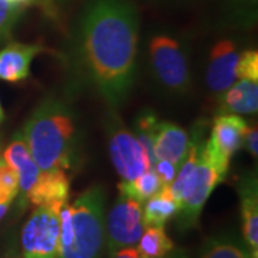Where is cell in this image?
I'll list each match as a JSON object with an SVG mask.
<instances>
[{"label": "cell", "mask_w": 258, "mask_h": 258, "mask_svg": "<svg viewBox=\"0 0 258 258\" xmlns=\"http://www.w3.org/2000/svg\"><path fill=\"white\" fill-rule=\"evenodd\" d=\"M237 191L242 217V237L252 258H258V179L255 171L240 176Z\"/></svg>", "instance_id": "8fae6325"}, {"label": "cell", "mask_w": 258, "mask_h": 258, "mask_svg": "<svg viewBox=\"0 0 258 258\" xmlns=\"http://www.w3.org/2000/svg\"><path fill=\"white\" fill-rule=\"evenodd\" d=\"M218 112L255 115L258 112V81L238 79L218 99Z\"/></svg>", "instance_id": "2e32d148"}, {"label": "cell", "mask_w": 258, "mask_h": 258, "mask_svg": "<svg viewBox=\"0 0 258 258\" xmlns=\"http://www.w3.org/2000/svg\"><path fill=\"white\" fill-rule=\"evenodd\" d=\"M242 147L247 149L251 157L257 158L258 155V129L257 122L254 123H247V131L244 135V142Z\"/></svg>", "instance_id": "4316f807"}, {"label": "cell", "mask_w": 258, "mask_h": 258, "mask_svg": "<svg viewBox=\"0 0 258 258\" xmlns=\"http://www.w3.org/2000/svg\"><path fill=\"white\" fill-rule=\"evenodd\" d=\"M105 247V191L92 186L60 210L57 258H102Z\"/></svg>", "instance_id": "277c9868"}, {"label": "cell", "mask_w": 258, "mask_h": 258, "mask_svg": "<svg viewBox=\"0 0 258 258\" xmlns=\"http://www.w3.org/2000/svg\"><path fill=\"white\" fill-rule=\"evenodd\" d=\"M5 120V112H3V108H2V103H0V125L2 122Z\"/></svg>", "instance_id": "d6a6232c"}, {"label": "cell", "mask_w": 258, "mask_h": 258, "mask_svg": "<svg viewBox=\"0 0 258 258\" xmlns=\"http://www.w3.org/2000/svg\"><path fill=\"white\" fill-rule=\"evenodd\" d=\"M198 258H252L244 241L230 232L217 234L204 241Z\"/></svg>", "instance_id": "ac0fdd59"}, {"label": "cell", "mask_w": 258, "mask_h": 258, "mask_svg": "<svg viewBox=\"0 0 258 258\" xmlns=\"http://www.w3.org/2000/svg\"><path fill=\"white\" fill-rule=\"evenodd\" d=\"M18 195V174L3 159V162H0V204H12Z\"/></svg>", "instance_id": "603a6c76"}, {"label": "cell", "mask_w": 258, "mask_h": 258, "mask_svg": "<svg viewBox=\"0 0 258 258\" xmlns=\"http://www.w3.org/2000/svg\"><path fill=\"white\" fill-rule=\"evenodd\" d=\"M5 258H22V255H19L16 249H12V251H9V252H8V255H6Z\"/></svg>", "instance_id": "4dcf8cb0"}, {"label": "cell", "mask_w": 258, "mask_h": 258, "mask_svg": "<svg viewBox=\"0 0 258 258\" xmlns=\"http://www.w3.org/2000/svg\"><path fill=\"white\" fill-rule=\"evenodd\" d=\"M247 122L235 113H220L212 123L210 137L205 141V151L221 172L227 175L231 158L242 147Z\"/></svg>", "instance_id": "9c48e42d"}, {"label": "cell", "mask_w": 258, "mask_h": 258, "mask_svg": "<svg viewBox=\"0 0 258 258\" xmlns=\"http://www.w3.org/2000/svg\"><path fill=\"white\" fill-rule=\"evenodd\" d=\"M0 162H3V155H2V138H0Z\"/></svg>", "instance_id": "836d02e7"}, {"label": "cell", "mask_w": 258, "mask_h": 258, "mask_svg": "<svg viewBox=\"0 0 258 258\" xmlns=\"http://www.w3.org/2000/svg\"><path fill=\"white\" fill-rule=\"evenodd\" d=\"M3 159L18 174L19 194H20L22 205H23L29 192L40 181V178L43 175V171L37 166L35 159L30 155L22 131H19L18 134L13 137V139L10 141V144L3 152Z\"/></svg>", "instance_id": "7c38bea8"}, {"label": "cell", "mask_w": 258, "mask_h": 258, "mask_svg": "<svg viewBox=\"0 0 258 258\" xmlns=\"http://www.w3.org/2000/svg\"><path fill=\"white\" fill-rule=\"evenodd\" d=\"M154 171L157 172V175L161 178L164 186H169L172 184V181L175 179L176 172H178V168L174 164L168 162L165 159H158L155 162V165L152 166Z\"/></svg>", "instance_id": "484cf974"}, {"label": "cell", "mask_w": 258, "mask_h": 258, "mask_svg": "<svg viewBox=\"0 0 258 258\" xmlns=\"http://www.w3.org/2000/svg\"><path fill=\"white\" fill-rule=\"evenodd\" d=\"M118 186H119V194L131 197L135 201L144 204L151 197L159 192L164 188V184L161 178L157 175V172L154 171V168H149L142 175H139L132 181H126V182L120 181Z\"/></svg>", "instance_id": "44dd1931"}, {"label": "cell", "mask_w": 258, "mask_h": 258, "mask_svg": "<svg viewBox=\"0 0 258 258\" xmlns=\"http://www.w3.org/2000/svg\"><path fill=\"white\" fill-rule=\"evenodd\" d=\"M137 245L142 258H166L175 248L165 227H145Z\"/></svg>", "instance_id": "ffe728a7"}, {"label": "cell", "mask_w": 258, "mask_h": 258, "mask_svg": "<svg viewBox=\"0 0 258 258\" xmlns=\"http://www.w3.org/2000/svg\"><path fill=\"white\" fill-rule=\"evenodd\" d=\"M23 8L25 6L13 3L10 0H0V39L9 33Z\"/></svg>", "instance_id": "d4e9b609"}, {"label": "cell", "mask_w": 258, "mask_h": 258, "mask_svg": "<svg viewBox=\"0 0 258 258\" xmlns=\"http://www.w3.org/2000/svg\"><path fill=\"white\" fill-rule=\"evenodd\" d=\"M71 192V181L64 171H43L37 185L29 192L25 204L33 207H59L68 204Z\"/></svg>", "instance_id": "5bb4252c"}, {"label": "cell", "mask_w": 258, "mask_h": 258, "mask_svg": "<svg viewBox=\"0 0 258 258\" xmlns=\"http://www.w3.org/2000/svg\"><path fill=\"white\" fill-rule=\"evenodd\" d=\"M189 145L188 132L176 123L159 120L155 131L154 154L158 159H165L179 168L184 162Z\"/></svg>", "instance_id": "4fadbf2b"}, {"label": "cell", "mask_w": 258, "mask_h": 258, "mask_svg": "<svg viewBox=\"0 0 258 258\" xmlns=\"http://www.w3.org/2000/svg\"><path fill=\"white\" fill-rule=\"evenodd\" d=\"M29 152L42 171L69 172L79 162L81 129L69 103L47 96L22 129Z\"/></svg>", "instance_id": "7a4b0ae2"}, {"label": "cell", "mask_w": 258, "mask_h": 258, "mask_svg": "<svg viewBox=\"0 0 258 258\" xmlns=\"http://www.w3.org/2000/svg\"><path fill=\"white\" fill-rule=\"evenodd\" d=\"M220 12L235 28H252L257 23L258 0H215Z\"/></svg>", "instance_id": "d6986e66"}, {"label": "cell", "mask_w": 258, "mask_h": 258, "mask_svg": "<svg viewBox=\"0 0 258 258\" xmlns=\"http://www.w3.org/2000/svg\"><path fill=\"white\" fill-rule=\"evenodd\" d=\"M10 204H0V220L6 215V212L9 210Z\"/></svg>", "instance_id": "f546056e"}, {"label": "cell", "mask_w": 258, "mask_h": 258, "mask_svg": "<svg viewBox=\"0 0 258 258\" xmlns=\"http://www.w3.org/2000/svg\"><path fill=\"white\" fill-rule=\"evenodd\" d=\"M144 230L142 204L119 194L105 220V248L108 255L118 249L135 247Z\"/></svg>", "instance_id": "ba28073f"}, {"label": "cell", "mask_w": 258, "mask_h": 258, "mask_svg": "<svg viewBox=\"0 0 258 258\" xmlns=\"http://www.w3.org/2000/svg\"><path fill=\"white\" fill-rule=\"evenodd\" d=\"M10 2H13V3H18V5H22V6H28L30 2H33V0H10Z\"/></svg>", "instance_id": "1f68e13d"}, {"label": "cell", "mask_w": 258, "mask_h": 258, "mask_svg": "<svg viewBox=\"0 0 258 258\" xmlns=\"http://www.w3.org/2000/svg\"><path fill=\"white\" fill-rule=\"evenodd\" d=\"M144 204H145L142 207L144 227H165L166 222L172 217H175L178 211V204L169 186H164L159 192L151 197Z\"/></svg>", "instance_id": "e0dca14e"}, {"label": "cell", "mask_w": 258, "mask_h": 258, "mask_svg": "<svg viewBox=\"0 0 258 258\" xmlns=\"http://www.w3.org/2000/svg\"><path fill=\"white\" fill-rule=\"evenodd\" d=\"M241 50L235 42L224 39L217 42L211 49L208 66L205 72V83L208 91L218 101L227 89L237 82L235 68Z\"/></svg>", "instance_id": "30bf717a"}, {"label": "cell", "mask_w": 258, "mask_h": 258, "mask_svg": "<svg viewBox=\"0 0 258 258\" xmlns=\"http://www.w3.org/2000/svg\"><path fill=\"white\" fill-rule=\"evenodd\" d=\"M138 42L139 13L132 0H88L68 52L74 81L112 109L119 108L135 83Z\"/></svg>", "instance_id": "6da1fadb"}, {"label": "cell", "mask_w": 258, "mask_h": 258, "mask_svg": "<svg viewBox=\"0 0 258 258\" xmlns=\"http://www.w3.org/2000/svg\"><path fill=\"white\" fill-rule=\"evenodd\" d=\"M237 81L252 79L258 81V53L257 50H242L235 68Z\"/></svg>", "instance_id": "cb8c5ba5"}, {"label": "cell", "mask_w": 258, "mask_h": 258, "mask_svg": "<svg viewBox=\"0 0 258 258\" xmlns=\"http://www.w3.org/2000/svg\"><path fill=\"white\" fill-rule=\"evenodd\" d=\"M108 148L120 181H132L152 168L144 147L134 132L123 126L116 113L108 120Z\"/></svg>", "instance_id": "52a82bcc"}, {"label": "cell", "mask_w": 258, "mask_h": 258, "mask_svg": "<svg viewBox=\"0 0 258 258\" xmlns=\"http://www.w3.org/2000/svg\"><path fill=\"white\" fill-rule=\"evenodd\" d=\"M166 258H188V255H186V252H185L184 249L174 248V251H172Z\"/></svg>", "instance_id": "f1b7e54d"}, {"label": "cell", "mask_w": 258, "mask_h": 258, "mask_svg": "<svg viewBox=\"0 0 258 258\" xmlns=\"http://www.w3.org/2000/svg\"><path fill=\"white\" fill-rule=\"evenodd\" d=\"M152 2H175V0H152Z\"/></svg>", "instance_id": "e575fe53"}, {"label": "cell", "mask_w": 258, "mask_h": 258, "mask_svg": "<svg viewBox=\"0 0 258 258\" xmlns=\"http://www.w3.org/2000/svg\"><path fill=\"white\" fill-rule=\"evenodd\" d=\"M109 258H142L139 255L138 249L135 247H128V248H122L115 251L113 254L109 255Z\"/></svg>", "instance_id": "83f0119b"}, {"label": "cell", "mask_w": 258, "mask_h": 258, "mask_svg": "<svg viewBox=\"0 0 258 258\" xmlns=\"http://www.w3.org/2000/svg\"><path fill=\"white\" fill-rule=\"evenodd\" d=\"M60 210L49 205L35 207L22 230V258H57Z\"/></svg>", "instance_id": "8992f818"}, {"label": "cell", "mask_w": 258, "mask_h": 258, "mask_svg": "<svg viewBox=\"0 0 258 258\" xmlns=\"http://www.w3.org/2000/svg\"><path fill=\"white\" fill-rule=\"evenodd\" d=\"M45 49L37 45L9 43L0 50V79L8 82H20L28 79L33 59Z\"/></svg>", "instance_id": "9a60e30c"}, {"label": "cell", "mask_w": 258, "mask_h": 258, "mask_svg": "<svg viewBox=\"0 0 258 258\" xmlns=\"http://www.w3.org/2000/svg\"><path fill=\"white\" fill-rule=\"evenodd\" d=\"M205 126L197 125L189 137L186 157L169 185L178 204L176 218L181 231L192 230L198 225L204 205L227 176L212 164L205 151Z\"/></svg>", "instance_id": "3957f363"}, {"label": "cell", "mask_w": 258, "mask_h": 258, "mask_svg": "<svg viewBox=\"0 0 258 258\" xmlns=\"http://www.w3.org/2000/svg\"><path fill=\"white\" fill-rule=\"evenodd\" d=\"M158 122L159 119L157 118V115L151 109L142 111L134 120L132 132L145 149L151 166H154L157 162V158L154 154V141H155V131H157Z\"/></svg>", "instance_id": "7402d4cb"}, {"label": "cell", "mask_w": 258, "mask_h": 258, "mask_svg": "<svg viewBox=\"0 0 258 258\" xmlns=\"http://www.w3.org/2000/svg\"><path fill=\"white\" fill-rule=\"evenodd\" d=\"M148 63L152 79L169 95L182 96L192 86L189 49L169 33H157L148 42Z\"/></svg>", "instance_id": "5b68a950"}]
</instances>
